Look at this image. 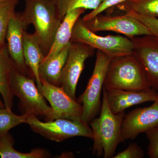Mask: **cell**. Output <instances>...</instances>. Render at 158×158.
Wrapping results in <instances>:
<instances>
[{
	"mask_svg": "<svg viewBox=\"0 0 158 158\" xmlns=\"http://www.w3.org/2000/svg\"><path fill=\"white\" fill-rule=\"evenodd\" d=\"M1 47H0V48H1Z\"/></svg>",
	"mask_w": 158,
	"mask_h": 158,
	"instance_id": "29",
	"label": "cell"
},
{
	"mask_svg": "<svg viewBox=\"0 0 158 158\" xmlns=\"http://www.w3.org/2000/svg\"><path fill=\"white\" fill-rule=\"evenodd\" d=\"M138 19L146 26L152 35L158 38V18L146 17L132 12H127Z\"/></svg>",
	"mask_w": 158,
	"mask_h": 158,
	"instance_id": "27",
	"label": "cell"
},
{
	"mask_svg": "<svg viewBox=\"0 0 158 158\" xmlns=\"http://www.w3.org/2000/svg\"><path fill=\"white\" fill-rule=\"evenodd\" d=\"M23 55L26 65L31 72L37 88L42 93V83L39 69L45 56L37 37L34 33H29L27 31L23 33Z\"/></svg>",
	"mask_w": 158,
	"mask_h": 158,
	"instance_id": "15",
	"label": "cell"
},
{
	"mask_svg": "<svg viewBox=\"0 0 158 158\" xmlns=\"http://www.w3.org/2000/svg\"><path fill=\"white\" fill-rule=\"evenodd\" d=\"M32 77L28 76L16 69L11 78V87L14 96L19 98L24 109V114L43 116L46 121H50L52 109L36 86Z\"/></svg>",
	"mask_w": 158,
	"mask_h": 158,
	"instance_id": "7",
	"label": "cell"
},
{
	"mask_svg": "<svg viewBox=\"0 0 158 158\" xmlns=\"http://www.w3.org/2000/svg\"><path fill=\"white\" fill-rule=\"evenodd\" d=\"M84 23L89 30L95 33L112 31L129 38L152 34L143 23L129 13L116 16L101 13Z\"/></svg>",
	"mask_w": 158,
	"mask_h": 158,
	"instance_id": "8",
	"label": "cell"
},
{
	"mask_svg": "<svg viewBox=\"0 0 158 158\" xmlns=\"http://www.w3.org/2000/svg\"><path fill=\"white\" fill-rule=\"evenodd\" d=\"M116 7L125 13L132 12L146 17L158 18V0H128Z\"/></svg>",
	"mask_w": 158,
	"mask_h": 158,
	"instance_id": "20",
	"label": "cell"
},
{
	"mask_svg": "<svg viewBox=\"0 0 158 158\" xmlns=\"http://www.w3.org/2000/svg\"><path fill=\"white\" fill-rule=\"evenodd\" d=\"M71 42L61 50L56 56L42 61L39 67L40 79L56 86H60V79L68 56Z\"/></svg>",
	"mask_w": 158,
	"mask_h": 158,
	"instance_id": "18",
	"label": "cell"
},
{
	"mask_svg": "<svg viewBox=\"0 0 158 158\" xmlns=\"http://www.w3.org/2000/svg\"><path fill=\"white\" fill-rule=\"evenodd\" d=\"M145 133L149 142L147 154L150 158H158V124Z\"/></svg>",
	"mask_w": 158,
	"mask_h": 158,
	"instance_id": "24",
	"label": "cell"
},
{
	"mask_svg": "<svg viewBox=\"0 0 158 158\" xmlns=\"http://www.w3.org/2000/svg\"><path fill=\"white\" fill-rule=\"evenodd\" d=\"M28 115L18 116L7 108L0 109V137L9 133V131L23 123H26Z\"/></svg>",
	"mask_w": 158,
	"mask_h": 158,
	"instance_id": "22",
	"label": "cell"
},
{
	"mask_svg": "<svg viewBox=\"0 0 158 158\" xmlns=\"http://www.w3.org/2000/svg\"><path fill=\"white\" fill-rule=\"evenodd\" d=\"M95 49L81 43L71 42L68 56L60 79V87L76 99V91L85 62L94 56Z\"/></svg>",
	"mask_w": 158,
	"mask_h": 158,
	"instance_id": "9",
	"label": "cell"
},
{
	"mask_svg": "<svg viewBox=\"0 0 158 158\" xmlns=\"http://www.w3.org/2000/svg\"><path fill=\"white\" fill-rule=\"evenodd\" d=\"M22 15L27 24L34 27V34L44 56L52 45L55 35L62 21L56 0H25Z\"/></svg>",
	"mask_w": 158,
	"mask_h": 158,
	"instance_id": "2",
	"label": "cell"
},
{
	"mask_svg": "<svg viewBox=\"0 0 158 158\" xmlns=\"http://www.w3.org/2000/svg\"><path fill=\"white\" fill-rule=\"evenodd\" d=\"M19 0H0V47L6 43V37L10 21L16 14Z\"/></svg>",
	"mask_w": 158,
	"mask_h": 158,
	"instance_id": "21",
	"label": "cell"
},
{
	"mask_svg": "<svg viewBox=\"0 0 158 158\" xmlns=\"http://www.w3.org/2000/svg\"><path fill=\"white\" fill-rule=\"evenodd\" d=\"M127 1L128 0H103L98 8L85 15L82 18V19L84 22L87 21L98 15L101 14L104 11L116 7L119 4Z\"/></svg>",
	"mask_w": 158,
	"mask_h": 158,
	"instance_id": "25",
	"label": "cell"
},
{
	"mask_svg": "<svg viewBox=\"0 0 158 158\" xmlns=\"http://www.w3.org/2000/svg\"><path fill=\"white\" fill-rule=\"evenodd\" d=\"M71 42L85 44L111 58L134 52V45L130 38L120 35L99 36L89 30L81 18L74 26Z\"/></svg>",
	"mask_w": 158,
	"mask_h": 158,
	"instance_id": "4",
	"label": "cell"
},
{
	"mask_svg": "<svg viewBox=\"0 0 158 158\" xmlns=\"http://www.w3.org/2000/svg\"><path fill=\"white\" fill-rule=\"evenodd\" d=\"M111 57L97 50L96 60L92 75L86 89L78 99L83 107L82 121L89 124L101 111V97Z\"/></svg>",
	"mask_w": 158,
	"mask_h": 158,
	"instance_id": "5",
	"label": "cell"
},
{
	"mask_svg": "<svg viewBox=\"0 0 158 158\" xmlns=\"http://www.w3.org/2000/svg\"><path fill=\"white\" fill-rule=\"evenodd\" d=\"M158 124V98L150 106L136 108L125 114L122 127L123 140H134Z\"/></svg>",
	"mask_w": 158,
	"mask_h": 158,
	"instance_id": "12",
	"label": "cell"
},
{
	"mask_svg": "<svg viewBox=\"0 0 158 158\" xmlns=\"http://www.w3.org/2000/svg\"><path fill=\"white\" fill-rule=\"evenodd\" d=\"M102 93L100 115L90 122L93 135L92 153L98 157L113 158L118 144L124 142L122 127L125 112L113 114L108 105L106 92L104 88Z\"/></svg>",
	"mask_w": 158,
	"mask_h": 158,
	"instance_id": "1",
	"label": "cell"
},
{
	"mask_svg": "<svg viewBox=\"0 0 158 158\" xmlns=\"http://www.w3.org/2000/svg\"><path fill=\"white\" fill-rule=\"evenodd\" d=\"M86 9L78 8L69 11L65 15L57 30L52 47L43 61L56 56L65 46L71 42L73 30L77 20Z\"/></svg>",
	"mask_w": 158,
	"mask_h": 158,
	"instance_id": "17",
	"label": "cell"
},
{
	"mask_svg": "<svg viewBox=\"0 0 158 158\" xmlns=\"http://www.w3.org/2000/svg\"><path fill=\"white\" fill-rule=\"evenodd\" d=\"M5 107H5V105L4 104V102H3L1 101V100L0 99V109Z\"/></svg>",
	"mask_w": 158,
	"mask_h": 158,
	"instance_id": "28",
	"label": "cell"
},
{
	"mask_svg": "<svg viewBox=\"0 0 158 158\" xmlns=\"http://www.w3.org/2000/svg\"><path fill=\"white\" fill-rule=\"evenodd\" d=\"M26 123L28 124L35 133L57 142L78 136L93 138L91 128L82 121L59 118L52 121L42 122L37 116L28 115Z\"/></svg>",
	"mask_w": 158,
	"mask_h": 158,
	"instance_id": "6",
	"label": "cell"
},
{
	"mask_svg": "<svg viewBox=\"0 0 158 158\" xmlns=\"http://www.w3.org/2000/svg\"><path fill=\"white\" fill-rule=\"evenodd\" d=\"M144 152L141 148L136 143H130L126 149L118 152L113 158H142Z\"/></svg>",
	"mask_w": 158,
	"mask_h": 158,
	"instance_id": "26",
	"label": "cell"
},
{
	"mask_svg": "<svg viewBox=\"0 0 158 158\" xmlns=\"http://www.w3.org/2000/svg\"><path fill=\"white\" fill-rule=\"evenodd\" d=\"M150 88L144 67L134 52L111 58L104 89L141 90Z\"/></svg>",
	"mask_w": 158,
	"mask_h": 158,
	"instance_id": "3",
	"label": "cell"
},
{
	"mask_svg": "<svg viewBox=\"0 0 158 158\" xmlns=\"http://www.w3.org/2000/svg\"><path fill=\"white\" fill-rule=\"evenodd\" d=\"M28 27L21 12H16L8 26L6 41L9 55L18 70L25 75L31 77V75L33 77L26 65L23 55V33Z\"/></svg>",
	"mask_w": 158,
	"mask_h": 158,
	"instance_id": "13",
	"label": "cell"
},
{
	"mask_svg": "<svg viewBox=\"0 0 158 158\" xmlns=\"http://www.w3.org/2000/svg\"><path fill=\"white\" fill-rule=\"evenodd\" d=\"M17 69L11 59L7 44L0 48V94L6 108L11 109L13 106L14 94L11 87L13 74Z\"/></svg>",
	"mask_w": 158,
	"mask_h": 158,
	"instance_id": "16",
	"label": "cell"
},
{
	"mask_svg": "<svg viewBox=\"0 0 158 158\" xmlns=\"http://www.w3.org/2000/svg\"><path fill=\"white\" fill-rule=\"evenodd\" d=\"M103 0H56L60 16L63 20L69 11L78 8L94 10L100 6Z\"/></svg>",
	"mask_w": 158,
	"mask_h": 158,
	"instance_id": "23",
	"label": "cell"
},
{
	"mask_svg": "<svg viewBox=\"0 0 158 158\" xmlns=\"http://www.w3.org/2000/svg\"><path fill=\"white\" fill-rule=\"evenodd\" d=\"M40 80L42 83V94L50 104L52 109L50 121L65 118L82 121V105L71 97L62 87L52 85L44 79Z\"/></svg>",
	"mask_w": 158,
	"mask_h": 158,
	"instance_id": "10",
	"label": "cell"
},
{
	"mask_svg": "<svg viewBox=\"0 0 158 158\" xmlns=\"http://www.w3.org/2000/svg\"><path fill=\"white\" fill-rule=\"evenodd\" d=\"M106 92L108 105L114 114L135 105L154 102L158 98V91L151 88L141 90L110 89Z\"/></svg>",
	"mask_w": 158,
	"mask_h": 158,
	"instance_id": "14",
	"label": "cell"
},
{
	"mask_svg": "<svg viewBox=\"0 0 158 158\" xmlns=\"http://www.w3.org/2000/svg\"><path fill=\"white\" fill-rule=\"evenodd\" d=\"M134 53L144 67L151 88L158 91V38L145 35L130 38Z\"/></svg>",
	"mask_w": 158,
	"mask_h": 158,
	"instance_id": "11",
	"label": "cell"
},
{
	"mask_svg": "<svg viewBox=\"0 0 158 158\" xmlns=\"http://www.w3.org/2000/svg\"><path fill=\"white\" fill-rule=\"evenodd\" d=\"M14 139L10 133L0 137V157L2 158H44L49 156L45 150L35 148L31 152H19L13 147Z\"/></svg>",
	"mask_w": 158,
	"mask_h": 158,
	"instance_id": "19",
	"label": "cell"
}]
</instances>
